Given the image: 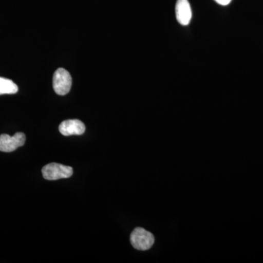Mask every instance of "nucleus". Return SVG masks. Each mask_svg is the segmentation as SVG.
Returning <instances> with one entry per match:
<instances>
[{
	"instance_id": "obj_6",
	"label": "nucleus",
	"mask_w": 263,
	"mask_h": 263,
	"mask_svg": "<svg viewBox=\"0 0 263 263\" xmlns=\"http://www.w3.org/2000/svg\"><path fill=\"white\" fill-rule=\"evenodd\" d=\"M192 9L188 0H177L176 15L178 22L183 26L190 24L192 19Z\"/></svg>"
},
{
	"instance_id": "obj_7",
	"label": "nucleus",
	"mask_w": 263,
	"mask_h": 263,
	"mask_svg": "<svg viewBox=\"0 0 263 263\" xmlns=\"http://www.w3.org/2000/svg\"><path fill=\"white\" fill-rule=\"evenodd\" d=\"M18 91V86L13 81L0 77V95L15 94Z\"/></svg>"
},
{
	"instance_id": "obj_4",
	"label": "nucleus",
	"mask_w": 263,
	"mask_h": 263,
	"mask_svg": "<svg viewBox=\"0 0 263 263\" xmlns=\"http://www.w3.org/2000/svg\"><path fill=\"white\" fill-rule=\"evenodd\" d=\"M26 142V136L23 133H15L14 136L3 134L0 136V152H14L19 147L23 146Z\"/></svg>"
},
{
	"instance_id": "obj_2",
	"label": "nucleus",
	"mask_w": 263,
	"mask_h": 263,
	"mask_svg": "<svg viewBox=\"0 0 263 263\" xmlns=\"http://www.w3.org/2000/svg\"><path fill=\"white\" fill-rule=\"evenodd\" d=\"M130 242L133 247L138 250H148L155 243V237L143 228H137L132 233Z\"/></svg>"
},
{
	"instance_id": "obj_5",
	"label": "nucleus",
	"mask_w": 263,
	"mask_h": 263,
	"mask_svg": "<svg viewBox=\"0 0 263 263\" xmlns=\"http://www.w3.org/2000/svg\"><path fill=\"white\" fill-rule=\"evenodd\" d=\"M59 130L64 136H81L86 130L84 123L79 119H70L62 122Z\"/></svg>"
},
{
	"instance_id": "obj_8",
	"label": "nucleus",
	"mask_w": 263,
	"mask_h": 263,
	"mask_svg": "<svg viewBox=\"0 0 263 263\" xmlns=\"http://www.w3.org/2000/svg\"><path fill=\"white\" fill-rule=\"evenodd\" d=\"M214 1L217 3L218 4L226 6V5H229L232 0H214Z\"/></svg>"
},
{
	"instance_id": "obj_1",
	"label": "nucleus",
	"mask_w": 263,
	"mask_h": 263,
	"mask_svg": "<svg viewBox=\"0 0 263 263\" xmlns=\"http://www.w3.org/2000/svg\"><path fill=\"white\" fill-rule=\"evenodd\" d=\"M42 174L45 179L55 181L71 177L73 174V170L70 166L53 162L43 167Z\"/></svg>"
},
{
	"instance_id": "obj_3",
	"label": "nucleus",
	"mask_w": 263,
	"mask_h": 263,
	"mask_svg": "<svg viewBox=\"0 0 263 263\" xmlns=\"http://www.w3.org/2000/svg\"><path fill=\"white\" fill-rule=\"evenodd\" d=\"M72 78L70 72L64 68H59L53 78V86L55 92L58 95H66L70 91Z\"/></svg>"
}]
</instances>
